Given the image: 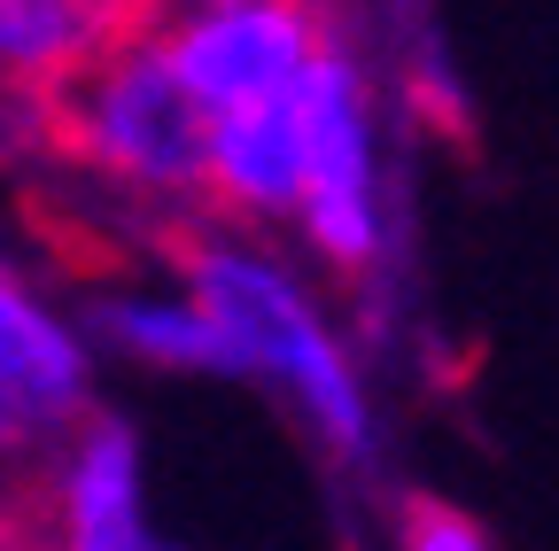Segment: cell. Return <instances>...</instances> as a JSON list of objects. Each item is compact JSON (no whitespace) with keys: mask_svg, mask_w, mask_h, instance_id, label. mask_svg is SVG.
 I'll return each instance as SVG.
<instances>
[{"mask_svg":"<svg viewBox=\"0 0 559 551\" xmlns=\"http://www.w3.org/2000/svg\"><path fill=\"white\" fill-rule=\"evenodd\" d=\"M171 272L218 319L226 366L241 381L280 388L319 428V443L366 451V435H373L366 381L334 342L311 280L296 264H280V249H264L249 226H226V218H187V226H171Z\"/></svg>","mask_w":559,"mask_h":551,"instance_id":"6da1fadb","label":"cell"},{"mask_svg":"<svg viewBox=\"0 0 559 551\" xmlns=\"http://www.w3.org/2000/svg\"><path fill=\"white\" fill-rule=\"evenodd\" d=\"M39 124V148L70 164L86 187H109L124 202H148L171 226L210 218V117L194 86L171 71V55L156 32L124 39L102 55L94 71H79L62 94L24 109Z\"/></svg>","mask_w":559,"mask_h":551,"instance_id":"7a4b0ae2","label":"cell"},{"mask_svg":"<svg viewBox=\"0 0 559 551\" xmlns=\"http://www.w3.org/2000/svg\"><path fill=\"white\" fill-rule=\"evenodd\" d=\"M156 47L210 117L296 101L334 47L319 0H164Z\"/></svg>","mask_w":559,"mask_h":551,"instance_id":"3957f363","label":"cell"},{"mask_svg":"<svg viewBox=\"0 0 559 551\" xmlns=\"http://www.w3.org/2000/svg\"><path fill=\"white\" fill-rule=\"evenodd\" d=\"M304 132H311V194H304V249L334 272H366L381 256V124L366 62L342 39L304 86Z\"/></svg>","mask_w":559,"mask_h":551,"instance_id":"277c9868","label":"cell"},{"mask_svg":"<svg viewBox=\"0 0 559 551\" xmlns=\"http://www.w3.org/2000/svg\"><path fill=\"white\" fill-rule=\"evenodd\" d=\"M0 420H9L16 458H47L94 420V350L55 311L24 272H9L0 296Z\"/></svg>","mask_w":559,"mask_h":551,"instance_id":"5b68a950","label":"cell"},{"mask_svg":"<svg viewBox=\"0 0 559 551\" xmlns=\"http://www.w3.org/2000/svg\"><path fill=\"white\" fill-rule=\"evenodd\" d=\"M39 551H179L148 520L140 443L124 420H94L39 458Z\"/></svg>","mask_w":559,"mask_h":551,"instance_id":"8992f818","label":"cell"},{"mask_svg":"<svg viewBox=\"0 0 559 551\" xmlns=\"http://www.w3.org/2000/svg\"><path fill=\"white\" fill-rule=\"evenodd\" d=\"M311 194V132H304V94L296 101H257L226 109L210 124V218L272 233L296 226Z\"/></svg>","mask_w":559,"mask_h":551,"instance_id":"52a82bcc","label":"cell"},{"mask_svg":"<svg viewBox=\"0 0 559 551\" xmlns=\"http://www.w3.org/2000/svg\"><path fill=\"white\" fill-rule=\"evenodd\" d=\"M164 0H0V62L16 101H47L124 39L156 32Z\"/></svg>","mask_w":559,"mask_h":551,"instance_id":"ba28073f","label":"cell"},{"mask_svg":"<svg viewBox=\"0 0 559 551\" xmlns=\"http://www.w3.org/2000/svg\"><path fill=\"white\" fill-rule=\"evenodd\" d=\"M94 334L148 373H234L218 319L202 311V296L179 272L171 280H140V288H102L94 296Z\"/></svg>","mask_w":559,"mask_h":551,"instance_id":"9c48e42d","label":"cell"},{"mask_svg":"<svg viewBox=\"0 0 559 551\" xmlns=\"http://www.w3.org/2000/svg\"><path fill=\"white\" fill-rule=\"evenodd\" d=\"M396 551H498L481 536V520H466L459 505L443 498H412L404 520H396Z\"/></svg>","mask_w":559,"mask_h":551,"instance_id":"30bf717a","label":"cell"}]
</instances>
